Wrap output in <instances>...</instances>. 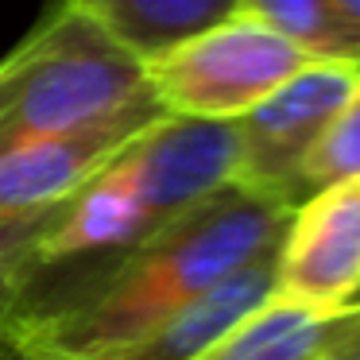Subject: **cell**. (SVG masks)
Segmentation results:
<instances>
[{
    "mask_svg": "<svg viewBox=\"0 0 360 360\" xmlns=\"http://www.w3.org/2000/svg\"><path fill=\"white\" fill-rule=\"evenodd\" d=\"M290 213L295 205L233 182L155 236L112 252L109 264L55 302L27 295L12 318V337L24 360L101 356L171 321L240 267L279 252Z\"/></svg>",
    "mask_w": 360,
    "mask_h": 360,
    "instance_id": "cell-1",
    "label": "cell"
},
{
    "mask_svg": "<svg viewBox=\"0 0 360 360\" xmlns=\"http://www.w3.org/2000/svg\"><path fill=\"white\" fill-rule=\"evenodd\" d=\"M163 109L148 70L70 4L0 63V151Z\"/></svg>",
    "mask_w": 360,
    "mask_h": 360,
    "instance_id": "cell-2",
    "label": "cell"
},
{
    "mask_svg": "<svg viewBox=\"0 0 360 360\" xmlns=\"http://www.w3.org/2000/svg\"><path fill=\"white\" fill-rule=\"evenodd\" d=\"M310 63L314 58L264 24L229 16L225 24L159 55L143 70L167 117L233 124Z\"/></svg>",
    "mask_w": 360,
    "mask_h": 360,
    "instance_id": "cell-3",
    "label": "cell"
},
{
    "mask_svg": "<svg viewBox=\"0 0 360 360\" xmlns=\"http://www.w3.org/2000/svg\"><path fill=\"white\" fill-rule=\"evenodd\" d=\"M360 78L356 63H310L236 120V186L298 205V179Z\"/></svg>",
    "mask_w": 360,
    "mask_h": 360,
    "instance_id": "cell-4",
    "label": "cell"
},
{
    "mask_svg": "<svg viewBox=\"0 0 360 360\" xmlns=\"http://www.w3.org/2000/svg\"><path fill=\"white\" fill-rule=\"evenodd\" d=\"M236 155H240L236 120L225 124V120L163 117L143 128L105 171L136 198L151 233H159L217 190L233 186Z\"/></svg>",
    "mask_w": 360,
    "mask_h": 360,
    "instance_id": "cell-5",
    "label": "cell"
},
{
    "mask_svg": "<svg viewBox=\"0 0 360 360\" xmlns=\"http://www.w3.org/2000/svg\"><path fill=\"white\" fill-rule=\"evenodd\" d=\"M275 298L326 318L360 302V179L321 186L295 205L279 244Z\"/></svg>",
    "mask_w": 360,
    "mask_h": 360,
    "instance_id": "cell-6",
    "label": "cell"
},
{
    "mask_svg": "<svg viewBox=\"0 0 360 360\" xmlns=\"http://www.w3.org/2000/svg\"><path fill=\"white\" fill-rule=\"evenodd\" d=\"M163 117V109L128 112V117H117L109 124L86 128V132L47 136V140L4 148L0 151V217H20V213L70 202L143 128H151Z\"/></svg>",
    "mask_w": 360,
    "mask_h": 360,
    "instance_id": "cell-7",
    "label": "cell"
},
{
    "mask_svg": "<svg viewBox=\"0 0 360 360\" xmlns=\"http://www.w3.org/2000/svg\"><path fill=\"white\" fill-rule=\"evenodd\" d=\"M275 267H279V252L240 267L225 283L205 290L198 302L179 310L171 321L155 326L151 333L136 337V341H124L117 349L101 352V356H89V360H198L236 321L256 314L264 302H271L275 298Z\"/></svg>",
    "mask_w": 360,
    "mask_h": 360,
    "instance_id": "cell-8",
    "label": "cell"
},
{
    "mask_svg": "<svg viewBox=\"0 0 360 360\" xmlns=\"http://www.w3.org/2000/svg\"><path fill=\"white\" fill-rule=\"evenodd\" d=\"M66 4L94 20L117 47H124L143 66L236 16V0H66Z\"/></svg>",
    "mask_w": 360,
    "mask_h": 360,
    "instance_id": "cell-9",
    "label": "cell"
},
{
    "mask_svg": "<svg viewBox=\"0 0 360 360\" xmlns=\"http://www.w3.org/2000/svg\"><path fill=\"white\" fill-rule=\"evenodd\" d=\"M337 318L271 298L256 314L236 321L198 360H321L333 341Z\"/></svg>",
    "mask_w": 360,
    "mask_h": 360,
    "instance_id": "cell-10",
    "label": "cell"
},
{
    "mask_svg": "<svg viewBox=\"0 0 360 360\" xmlns=\"http://www.w3.org/2000/svg\"><path fill=\"white\" fill-rule=\"evenodd\" d=\"M236 16L264 24L267 32L295 43L314 63H356L360 51L341 32L329 0H236Z\"/></svg>",
    "mask_w": 360,
    "mask_h": 360,
    "instance_id": "cell-11",
    "label": "cell"
},
{
    "mask_svg": "<svg viewBox=\"0 0 360 360\" xmlns=\"http://www.w3.org/2000/svg\"><path fill=\"white\" fill-rule=\"evenodd\" d=\"M66 202L47 205L20 217H0V337L8 333L12 318L20 314L24 298L32 295L43 271V240L55 229Z\"/></svg>",
    "mask_w": 360,
    "mask_h": 360,
    "instance_id": "cell-12",
    "label": "cell"
},
{
    "mask_svg": "<svg viewBox=\"0 0 360 360\" xmlns=\"http://www.w3.org/2000/svg\"><path fill=\"white\" fill-rule=\"evenodd\" d=\"M345 179H360V78L352 86L345 109L337 112V120L326 128L321 143L314 148V155L306 159L302 179H298V202L310 198L314 190Z\"/></svg>",
    "mask_w": 360,
    "mask_h": 360,
    "instance_id": "cell-13",
    "label": "cell"
},
{
    "mask_svg": "<svg viewBox=\"0 0 360 360\" xmlns=\"http://www.w3.org/2000/svg\"><path fill=\"white\" fill-rule=\"evenodd\" d=\"M321 360H360V306L356 310H345L337 318L333 341L321 352Z\"/></svg>",
    "mask_w": 360,
    "mask_h": 360,
    "instance_id": "cell-14",
    "label": "cell"
},
{
    "mask_svg": "<svg viewBox=\"0 0 360 360\" xmlns=\"http://www.w3.org/2000/svg\"><path fill=\"white\" fill-rule=\"evenodd\" d=\"M329 8H333L341 32L352 39V47L360 51V0H329Z\"/></svg>",
    "mask_w": 360,
    "mask_h": 360,
    "instance_id": "cell-15",
    "label": "cell"
},
{
    "mask_svg": "<svg viewBox=\"0 0 360 360\" xmlns=\"http://www.w3.org/2000/svg\"><path fill=\"white\" fill-rule=\"evenodd\" d=\"M0 360H24V352H20L16 337H12V326H8V333L0 337Z\"/></svg>",
    "mask_w": 360,
    "mask_h": 360,
    "instance_id": "cell-16",
    "label": "cell"
},
{
    "mask_svg": "<svg viewBox=\"0 0 360 360\" xmlns=\"http://www.w3.org/2000/svg\"><path fill=\"white\" fill-rule=\"evenodd\" d=\"M356 306H360V302H356ZM356 306H352V310H356Z\"/></svg>",
    "mask_w": 360,
    "mask_h": 360,
    "instance_id": "cell-17",
    "label": "cell"
}]
</instances>
